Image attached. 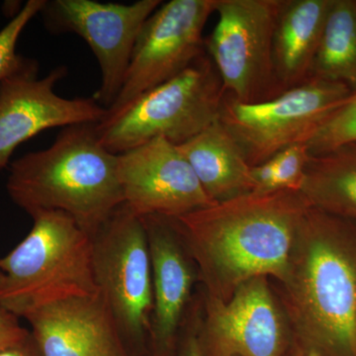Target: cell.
I'll list each match as a JSON object with an SVG mask.
<instances>
[{
    "label": "cell",
    "instance_id": "1",
    "mask_svg": "<svg viewBox=\"0 0 356 356\" xmlns=\"http://www.w3.org/2000/svg\"><path fill=\"white\" fill-rule=\"evenodd\" d=\"M310 208L301 191L250 192L175 219L203 292L228 301L252 278L280 280Z\"/></svg>",
    "mask_w": 356,
    "mask_h": 356
},
{
    "label": "cell",
    "instance_id": "2",
    "mask_svg": "<svg viewBox=\"0 0 356 356\" xmlns=\"http://www.w3.org/2000/svg\"><path fill=\"white\" fill-rule=\"evenodd\" d=\"M293 341L320 356H356V224L311 207L286 269L271 280Z\"/></svg>",
    "mask_w": 356,
    "mask_h": 356
},
{
    "label": "cell",
    "instance_id": "3",
    "mask_svg": "<svg viewBox=\"0 0 356 356\" xmlns=\"http://www.w3.org/2000/svg\"><path fill=\"white\" fill-rule=\"evenodd\" d=\"M6 189L30 216L65 213L91 238L124 204L117 154L103 147L95 124L65 128L48 149L14 161Z\"/></svg>",
    "mask_w": 356,
    "mask_h": 356
},
{
    "label": "cell",
    "instance_id": "4",
    "mask_svg": "<svg viewBox=\"0 0 356 356\" xmlns=\"http://www.w3.org/2000/svg\"><path fill=\"white\" fill-rule=\"evenodd\" d=\"M32 218L30 233L0 259V307L24 318L51 304L98 293L92 238L65 213Z\"/></svg>",
    "mask_w": 356,
    "mask_h": 356
},
{
    "label": "cell",
    "instance_id": "5",
    "mask_svg": "<svg viewBox=\"0 0 356 356\" xmlns=\"http://www.w3.org/2000/svg\"><path fill=\"white\" fill-rule=\"evenodd\" d=\"M224 88L205 54L166 83L149 89L95 124L98 139L120 154L159 137L181 145L220 118Z\"/></svg>",
    "mask_w": 356,
    "mask_h": 356
},
{
    "label": "cell",
    "instance_id": "6",
    "mask_svg": "<svg viewBox=\"0 0 356 356\" xmlns=\"http://www.w3.org/2000/svg\"><path fill=\"white\" fill-rule=\"evenodd\" d=\"M98 294L133 356H147L154 310L153 271L142 218L122 204L92 236Z\"/></svg>",
    "mask_w": 356,
    "mask_h": 356
},
{
    "label": "cell",
    "instance_id": "7",
    "mask_svg": "<svg viewBox=\"0 0 356 356\" xmlns=\"http://www.w3.org/2000/svg\"><path fill=\"white\" fill-rule=\"evenodd\" d=\"M355 95L343 83L310 76L269 99L241 102L228 95L220 120L242 149L250 166L281 149L306 144L318 126Z\"/></svg>",
    "mask_w": 356,
    "mask_h": 356
},
{
    "label": "cell",
    "instance_id": "8",
    "mask_svg": "<svg viewBox=\"0 0 356 356\" xmlns=\"http://www.w3.org/2000/svg\"><path fill=\"white\" fill-rule=\"evenodd\" d=\"M283 0H217V24L204 42L226 95L257 102L280 95L273 35Z\"/></svg>",
    "mask_w": 356,
    "mask_h": 356
},
{
    "label": "cell",
    "instance_id": "9",
    "mask_svg": "<svg viewBox=\"0 0 356 356\" xmlns=\"http://www.w3.org/2000/svg\"><path fill=\"white\" fill-rule=\"evenodd\" d=\"M216 4L217 0L163 2L143 25L120 92L107 111L177 76L204 55L203 29Z\"/></svg>",
    "mask_w": 356,
    "mask_h": 356
},
{
    "label": "cell",
    "instance_id": "10",
    "mask_svg": "<svg viewBox=\"0 0 356 356\" xmlns=\"http://www.w3.org/2000/svg\"><path fill=\"white\" fill-rule=\"evenodd\" d=\"M161 3V0L132 4L46 0L40 13L49 31L74 33L89 44L102 72V83L93 98L108 109L120 92L138 35Z\"/></svg>",
    "mask_w": 356,
    "mask_h": 356
},
{
    "label": "cell",
    "instance_id": "11",
    "mask_svg": "<svg viewBox=\"0 0 356 356\" xmlns=\"http://www.w3.org/2000/svg\"><path fill=\"white\" fill-rule=\"evenodd\" d=\"M203 356H284L293 337L270 278L243 283L228 301L203 292Z\"/></svg>",
    "mask_w": 356,
    "mask_h": 356
},
{
    "label": "cell",
    "instance_id": "12",
    "mask_svg": "<svg viewBox=\"0 0 356 356\" xmlns=\"http://www.w3.org/2000/svg\"><path fill=\"white\" fill-rule=\"evenodd\" d=\"M36 60L21 56L13 72L0 81V170L10 165L14 151L38 134L57 127L97 124L107 109L95 98H64L55 86L67 76L65 67L39 77Z\"/></svg>",
    "mask_w": 356,
    "mask_h": 356
},
{
    "label": "cell",
    "instance_id": "13",
    "mask_svg": "<svg viewBox=\"0 0 356 356\" xmlns=\"http://www.w3.org/2000/svg\"><path fill=\"white\" fill-rule=\"evenodd\" d=\"M124 203L140 218H177L216 204L177 145L163 137L117 154Z\"/></svg>",
    "mask_w": 356,
    "mask_h": 356
},
{
    "label": "cell",
    "instance_id": "14",
    "mask_svg": "<svg viewBox=\"0 0 356 356\" xmlns=\"http://www.w3.org/2000/svg\"><path fill=\"white\" fill-rule=\"evenodd\" d=\"M142 219L153 271L154 310L147 356H175L178 337L199 283L197 267L175 219Z\"/></svg>",
    "mask_w": 356,
    "mask_h": 356
},
{
    "label": "cell",
    "instance_id": "15",
    "mask_svg": "<svg viewBox=\"0 0 356 356\" xmlns=\"http://www.w3.org/2000/svg\"><path fill=\"white\" fill-rule=\"evenodd\" d=\"M25 318L43 356H133L98 293L51 304Z\"/></svg>",
    "mask_w": 356,
    "mask_h": 356
},
{
    "label": "cell",
    "instance_id": "16",
    "mask_svg": "<svg viewBox=\"0 0 356 356\" xmlns=\"http://www.w3.org/2000/svg\"><path fill=\"white\" fill-rule=\"evenodd\" d=\"M334 0H283L273 35L274 76L280 93L310 77Z\"/></svg>",
    "mask_w": 356,
    "mask_h": 356
},
{
    "label": "cell",
    "instance_id": "17",
    "mask_svg": "<svg viewBox=\"0 0 356 356\" xmlns=\"http://www.w3.org/2000/svg\"><path fill=\"white\" fill-rule=\"evenodd\" d=\"M177 147L213 202L254 191L252 166L220 118Z\"/></svg>",
    "mask_w": 356,
    "mask_h": 356
},
{
    "label": "cell",
    "instance_id": "18",
    "mask_svg": "<svg viewBox=\"0 0 356 356\" xmlns=\"http://www.w3.org/2000/svg\"><path fill=\"white\" fill-rule=\"evenodd\" d=\"M300 191L311 207L356 224V144L312 156Z\"/></svg>",
    "mask_w": 356,
    "mask_h": 356
},
{
    "label": "cell",
    "instance_id": "19",
    "mask_svg": "<svg viewBox=\"0 0 356 356\" xmlns=\"http://www.w3.org/2000/svg\"><path fill=\"white\" fill-rule=\"evenodd\" d=\"M310 76L343 83L356 93V0H334Z\"/></svg>",
    "mask_w": 356,
    "mask_h": 356
},
{
    "label": "cell",
    "instance_id": "20",
    "mask_svg": "<svg viewBox=\"0 0 356 356\" xmlns=\"http://www.w3.org/2000/svg\"><path fill=\"white\" fill-rule=\"evenodd\" d=\"M311 158L306 144H295L281 149L261 165L252 166V192L300 191Z\"/></svg>",
    "mask_w": 356,
    "mask_h": 356
},
{
    "label": "cell",
    "instance_id": "21",
    "mask_svg": "<svg viewBox=\"0 0 356 356\" xmlns=\"http://www.w3.org/2000/svg\"><path fill=\"white\" fill-rule=\"evenodd\" d=\"M356 144V93L334 112L307 140L312 156Z\"/></svg>",
    "mask_w": 356,
    "mask_h": 356
},
{
    "label": "cell",
    "instance_id": "22",
    "mask_svg": "<svg viewBox=\"0 0 356 356\" xmlns=\"http://www.w3.org/2000/svg\"><path fill=\"white\" fill-rule=\"evenodd\" d=\"M46 0H29L19 13L0 31V81L13 72L19 63L21 55L16 53V46L26 26L41 13Z\"/></svg>",
    "mask_w": 356,
    "mask_h": 356
},
{
    "label": "cell",
    "instance_id": "23",
    "mask_svg": "<svg viewBox=\"0 0 356 356\" xmlns=\"http://www.w3.org/2000/svg\"><path fill=\"white\" fill-rule=\"evenodd\" d=\"M203 317V293L199 289L194 294L191 305L184 321L179 337H178L175 356H203L201 350V322Z\"/></svg>",
    "mask_w": 356,
    "mask_h": 356
},
{
    "label": "cell",
    "instance_id": "24",
    "mask_svg": "<svg viewBox=\"0 0 356 356\" xmlns=\"http://www.w3.org/2000/svg\"><path fill=\"white\" fill-rule=\"evenodd\" d=\"M18 317L0 307V351L24 339L30 331L21 327Z\"/></svg>",
    "mask_w": 356,
    "mask_h": 356
},
{
    "label": "cell",
    "instance_id": "25",
    "mask_svg": "<svg viewBox=\"0 0 356 356\" xmlns=\"http://www.w3.org/2000/svg\"><path fill=\"white\" fill-rule=\"evenodd\" d=\"M0 356H43L31 332L18 343L0 351Z\"/></svg>",
    "mask_w": 356,
    "mask_h": 356
},
{
    "label": "cell",
    "instance_id": "26",
    "mask_svg": "<svg viewBox=\"0 0 356 356\" xmlns=\"http://www.w3.org/2000/svg\"><path fill=\"white\" fill-rule=\"evenodd\" d=\"M284 356H320L315 351L309 350V348H304L300 346L296 341H292L291 346L288 348L286 353Z\"/></svg>",
    "mask_w": 356,
    "mask_h": 356
},
{
    "label": "cell",
    "instance_id": "27",
    "mask_svg": "<svg viewBox=\"0 0 356 356\" xmlns=\"http://www.w3.org/2000/svg\"><path fill=\"white\" fill-rule=\"evenodd\" d=\"M1 280H2V273H1V269H0V283H1Z\"/></svg>",
    "mask_w": 356,
    "mask_h": 356
}]
</instances>
